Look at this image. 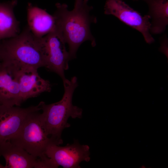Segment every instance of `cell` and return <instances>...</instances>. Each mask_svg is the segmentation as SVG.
<instances>
[{
	"label": "cell",
	"instance_id": "obj_1",
	"mask_svg": "<svg viewBox=\"0 0 168 168\" xmlns=\"http://www.w3.org/2000/svg\"><path fill=\"white\" fill-rule=\"evenodd\" d=\"M88 1L83 0L71 11L68 10L66 4H56V9L53 14L55 20V29L68 45L71 60L76 58L78 49L84 42L89 40L92 46L96 45L90 26L92 23H96L97 19L90 14L93 7L88 4Z\"/></svg>",
	"mask_w": 168,
	"mask_h": 168
},
{
	"label": "cell",
	"instance_id": "obj_2",
	"mask_svg": "<svg viewBox=\"0 0 168 168\" xmlns=\"http://www.w3.org/2000/svg\"><path fill=\"white\" fill-rule=\"evenodd\" d=\"M42 38L34 35L27 26L16 36L0 41V61L10 70L45 67Z\"/></svg>",
	"mask_w": 168,
	"mask_h": 168
},
{
	"label": "cell",
	"instance_id": "obj_3",
	"mask_svg": "<svg viewBox=\"0 0 168 168\" xmlns=\"http://www.w3.org/2000/svg\"><path fill=\"white\" fill-rule=\"evenodd\" d=\"M63 82L64 93L60 101L50 104L40 102L42 111L40 118L45 130L48 136L59 145L63 143V131L70 127L68 123V119L81 118L82 114V109L72 103L73 93L78 86L77 77H73L70 80L66 79Z\"/></svg>",
	"mask_w": 168,
	"mask_h": 168
},
{
	"label": "cell",
	"instance_id": "obj_4",
	"mask_svg": "<svg viewBox=\"0 0 168 168\" xmlns=\"http://www.w3.org/2000/svg\"><path fill=\"white\" fill-rule=\"evenodd\" d=\"M40 111L35 112L30 115L18 133L10 141L21 147L35 157L49 161L50 159L45 154L47 147L52 143L58 145L47 135Z\"/></svg>",
	"mask_w": 168,
	"mask_h": 168
},
{
	"label": "cell",
	"instance_id": "obj_5",
	"mask_svg": "<svg viewBox=\"0 0 168 168\" xmlns=\"http://www.w3.org/2000/svg\"><path fill=\"white\" fill-rule=\"evenodd\" d=\"M66 44L59 33L55 30L42 38L41 48L45 67L58 74L65 80V70L68 68L71 60Z\"/></svg>",
	"mask_w": 168,
	"mask_h": 168
},
{
	"label": "cell",
	"instance_id": "obj_6",
	"mask_svg": "<svg viewBox=\"0 0 168 168\" xmlns=\"http://www.w3.org/2000/svg\"><path fill=\"white\" fill-rule=\"evenodd\" d=\"M104 13L112 15L121 21L140 32L146 42L151 44L155 41L150 32V18L142 16L122 0H106Z\"/></svg>",
	"mask_w": 168,
	"mask_h": 168
},
{
	"label": "cell",
	"instance_id": "obj_7",
	"mask_svg": "<svg viewBox=\"0 0 168 168\" xmlns=\"http://www.w3.org/2000/svg\"><path fill=\"white\" fill-rule=\"evenodd\" d=\"M40 110V103L25 108L2 105L0 107V145L13 138L30 115Z\"/></svg>",
	"mask_w": 168,
	"mask_h": 168
},
{
	"label": "cell",
	"instance_id": "obj_8",
	"mask_svg": "<svg viewBox=\"0 0 168 168\" xmlns=\"http://www.w3.org/2000/svg\"><path fill=\"white\" fill-rule=\"evenodd\" d=\"M45 154L58 167L64 168H80L81 162L90 160L89 147L80 144L77 141L63 147L51 144L47 147Z\"/></svg>",
	"mask_w": 168,
	"mask_h": 168
},
{
	"label": "cell",
	"instance_id": "obj_9",
	"mask_svg": "<svg viewBox=\"0 0 168 168\" xmlns=\"http://www.w3.org/2000/svg\"><path fill=\"white\" fill-rule=\"evenodd\" d=\"M6 161L4 168H55L51 161H45L29 153L10 141L0 145V156Z\"/></svg>",
	"mask_w": 168,
	"mask_h": 168
},
{
	"label": "cell",
	"instance_id": "obj_10",
	"mask_svg": "<svg viewBox=\"0 0 168 168\" xmlns=\"http://www.w3.org/2000/svg\"><path fill=\"white\" fill-rule=\"evenodd\" d=\"M11 72L17 79L21 103L42 93L51 91V84L49 81L40 77L37 69L30 68Z\"/></svg>",
	"mask_w": 168,
	"mask_h": 168
},
{
	"label": "cell",
	"instance_id": "obj_11",
	"mask_svg": "<svg viewBox=\"0 0 168 168\" xmlns=\"http://www.w3.org/2000/svg\"><path fill=\"white\" fill-rule=\"evenodd\" d=\"M27 26L36 37L42 38L54 31L56 22L53 15L46 9L29 3L27 7Z\"/></svg>",
	"mask_w": 168,
	"mask_h": 168
},
{
	"label": "cell",
	"instance_id": "obj_12",
	"mask_svg": "<svg viewBox=\"0 0 168 168\" xmlns=\"http://www.w3.org/2000/svg\"><path fill=\"white\" fill-rule=\"evenodd\" d=\"M0 102L7 106H19L22 103L17 79L0 61Z\"/></svg>",
	"mask_w": 168,
	"mask_h": 168
},
{
	"label": "cell",
	"instance_id": "obj_13",
	"mask_svg": "<svg viewBox=\"0 0 168 168\" xmlns=\"http://www.w3.org/2000/svg\"><path fill=\"white\" fill-rule=\"evenodd\" d=\"M17 0L0 2V41L14 37L20 33V22L16 19L14 9Z\"/></svg>",
	"mask_w": 168,
	"mask_h": 168
},
{
	"label": "cell",
	"instance_id": "obj_14",
	"mask_svg": "<svg viewBox=\"0 0 168 168\" xmlns=\"http://www.w3.org/2000/svg\"><path fill=\"white\" fill-rule=\"evenodd\" d=\"M147 4V14L150 18V32L152 34L163 33L168 24V0H143Z\"/></svg>",
	"mask_w": 168,
	"mask_h": 168
},
{
	"label": "cell",
	"instance_id": "obj_15",
	"mask_svg": "<svg viewBox=\"0 0 168 168\" xmlns=\"http://www.w3.org/2000/svg\"><path fill=\"white\" fill-rule=\"evenodd\" d=\"M160 51L163 53L168 57V39L166 36L164 37L161 43V45L159 48Z\"/></svg>",
	"mask_w": 168,
	"mask_h": 168
},
{
	"label": "cell",
	"instance_id": "obj_16",
	"mask_svg": "<svg viewBox=\"0 0 168 168\" xmlns=\"http://www.w3.org/2000/svg\"><path fill=\"white\" fill-rule=\"evenodd\" d=\"M83 0H75L74 6H77L80 4Z\"/></svg>",
	"mask_w": 168,
	"mask_h": 168
},
{
	"label": "cell",
	"instance_id": "obj_17",
	"mask_svg": "<svg viewBox=\"0 0 168 168\" xmlns=\"http://www.w3.org/2000/svg\"><path fill=\"white\" fill-rule=\"evenodd\" d=\"M0 168H4V166H3L1 164H0Z\"/></svg>",
	"mask_w": 168,
	"mask_h": 168
},
{
	"label": "cell",
	"instance_id": "obj_18",
	"mask_svg": "<svg viewBox=\"0 0 168 168\" xmlns=\"http://www.w3.org/2000/svg\"><path fill=\"white\" fill-rule=\"evenodd\" d=\"M2 105H1L0 102V107Z\"/></svg>",
	"mask_w": 168,
	"mask_h": 168
},
{
	"label": "cell",
	"instance_id": "obj_19",
	"mask_svg": "<svg viewBox=\"0 0 168 168\" xmlns=\"http://www.w3.org/2000/svg\"><path fill=\"white\" fill-rule=\"evenodd\" d=\"M134 0V1H138L139 0Z\"/></svg>",
	"mask_w": 168,
	"mask_h": 168
},
{
	"label": "cell",
	"instance_id": "obj_20",
	"mask_svg": "<svg viewBox=\"0 0 168 168\" xmlns=\"http://www.w3.org/2000/svg\"></svg>",
	"mask_w": 168,
	"mask_h": 168
}]
</instances>
